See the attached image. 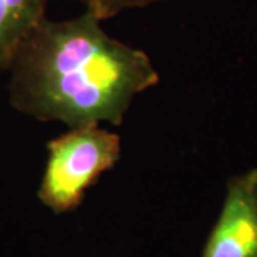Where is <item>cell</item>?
Listing matches in <instances>:
<instances>
[{
	"instance_id": "2",
	"label": "cell",
	"mask_w": 257,
	"mask_h": 257,
	"mask_svg": "<svg viewBox=\"0 0 257 257\" xmlns=\"http://www.w3.org/2000/svg\"><path fill=\"white\" fill-rule=\"evenodd\" d=\"M121 156L119 135L99 126L70 128L47 145L39 200L57 214L77 209L86 190Z\"/></svg>"
},
{
	"instance_id": "5",
	"label": "cell",
	"mask_w": 257,
	"mask_h": 257,
	"mask_svg": "<svg viewBox=\"0 0 257 257\" xmlns=\"http://www.w3.org/2000/svg\"><path fill=\"white\" fill-rule=\"evenodd\" d=\"M84 6V10L94 13L101 20L114 18L124 10L146 8L155 3H162L167 0H79Z\"/></svg>"
},
{
	"instance_id": "4",
	"label": "cell",
	"mask_w": 257,
	"mask_h": 257,
	"mask_svg": "<svg viewBox=\"0 0 257 257\" xmlns=\"http://www.w3.org/2000/svg\"><path fill=\"white\" fill-rule=\"evenodd\" d=\"M49 0H0V76L22 45L46 19Z\"/></svg>"
},
{
	"instance_id": "3",
	"label": "cell",
	"mask_w": 257,
	"mask_h": 257,
	"mask_svg": "<svg viewBox=\"0 0 257 257\" xmlns=\"http://www.w3.org/2000/svg\"><path fill=\"white\" fill-rule=\"evenodd\" d=\"M202 257H257V167L229 179Z\"/></svg>"
},
{
	"instance_id": "1",
	"label": "cell",
	"mask_w": 257,
	"mask_h": 257,
	"mask_svg": "<svg viewBox=\"0 0 257 257\" xmlns=\"http://www.w3.org/2000/svg\"><path fill=\"white\" fill-rule=\"evenodd\" d=\"M101 23L89 10L66 20L45 19L10 64V104L69 128L120 126L135 97L160 76L147 53L111 37Z\"/></svg>"
}]
</instances>
